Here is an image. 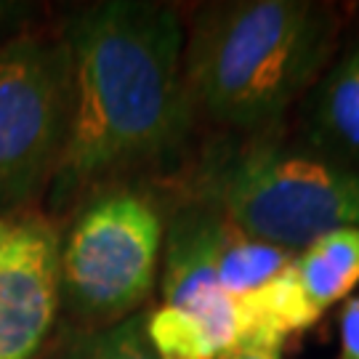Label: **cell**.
<instances>
[{
  "label": "cell",
  "instance_id": "7a4b0ae2",
  "mask_svg": "<svg viewBox=\"0 0 359 359\" xmlns=\"http://www.w3.org/2000/svg\"><path fill=\"white\" fill-rule=\"evenodd\" d=\"M333 43V16L306 0H231L197 13L184 43L189 109L256 133L280 123Z\"/></svg>",
  "mask_w": 359,
  "mask_h": 359
},
{
  "label": "cell",
  "instance_id": "3957f363",
  "mask_svg": "<svg viewBox=\"0 0 359 359\" xmlns=\"http://www.w3.org/2000/svg\"><path fill=\"white\" fill-rule=\"evenodd\" d=\"M200 187L203 205L287 253L333 229H359V170L320 152L250 144L208 160Z\"/></svg>",
  "mask_w": 359,
  "mask_h": 359
},
{
  "label": "cell",
  "instance_id": "4fadbf2b",
  "mask_svg": "<svg viewBox=\"0 0 359 359\" xmlns=\"http://www.w3.org/2000/svg\"><path fill=\"white\" fill-rule=\"evenodd\" d=\"M13 11H16V6H11V3H0V32H3L6 22L13 16Z\"/></svg>",
  "mask_w": 359,
  "mask_h": 359
},
{
  "label": "cell",
  "instance_id": "8fae6325",
  "mask_svg": "<svg viewBox=\"0 0 359 359\" xmlns=\"http://www.w3.org/2000/svg\"><path fill=\"white\" fill-rule=\"evenodd\" d=\"M338 359H359V295L346 298L338 314Z\"/></svg>",
  "mask_w": 359,
  "mask_h": 359
},
{
  "label": "cell",
  "instance_id": "8992f818",
  "mask_svg": "<svg viewBox=\"0 0 359 359\" xmlns=\"http://www.w3.org/2000/svg\"><path fill=\"white\" fill-rule=\"evenodd\" d=\"M62 290V248L48 224L11 226L0 250V359H32L51 330Z\"/></svg>",
  "mask_w": 359,
  "mask_h": 359
},
{
  "label": "cell",
  "instance_id": "9c48e42d",
  "mask_svg": "<svg viewBox=\"0 0 359 359\" xmlns=\"http://www.w3.org/2000/svg\"><path fill=\"white\" fill-rule=\"evenodd\" d=\"M295 285L311 311L322 317L359 287V229L344 226L317 237L293 258Z\"/></svg>",
  "mask_w": 359,
  "mask_h": 359
},
{
  "label": "cell",
  "instance_id": "7c38bea8",
  "mask_svg": "<svg viewBox=\"0 0 359 359\" xmlns=\"http://www.w3.org/2000/svg\"><path fill=\"white\" fill-rule=\"evenodd\" d=\"M224 359H283V346H269V344H245L234 348Z\"/></svg>",
  "mask_w": 359,
  "mask_h": 359
},
{
  "label": "cell",
  "instance_id": "52a82bcc",
  "mask_svg": "<svg viewBox=\"0 0 359 359\" xmlns=\"http://www.w3.org/2000/svg\"><path fill=\"white\" fill-rule=\"evenodd\" d=\"M309 133L320 154L359 170V43L320 80L309 107Z\"/></svg>",
  "mask_w": 359,
  "mask_h": 359
},
{
  "label": "cell",
  "instance_id": "ba28073f",
  "mask_svg": "<svg viewBox=\"0 0 359 359\" xmlns=\"http://www.w3.org/2000/svg\"><path fill=\"white\" fill-rule=\"evenodd\" d=\"M208 210H210L208 245H210L213 271L221 290L234 301H243L248 295L264 290L293 264L295 253L253 240L237 226H231L224 216H218L213 208Z\"/></svg>",
  "mask_w": 359,
  "mask_h": 359
},
{
  "label": "cell",
  "instance_id": "5bb4252c",
  "mask_svg": "<svg viewBox=\"0 0 359 359\" xmlns=\"http://www.w3.org/2000/svg\"><path fill=\"white\" fill-rule=\"evenodd\" d=\"M8 234H11V226L0 218V250H3V245H6V240H8Z\"/></svg>",
  "mask_w": 359,
  "mask_h": 359
},
{
  "label": "cell",
  "instance_id": "6da1fadb",
  "mask_svg": "<svg viewBox=\"0 0 359 359\" xmlns=\"http://www.w3.org/2000/svg\"><path fill=\"white\" fill-rule=\"evenodd\" d=\"M184 25L176 8L104 0L72 16L69 133L56 176L67 189L144 165L181 142L189 123Z\"/></svg>",
  "mask_w": 359,
  "mask_h": 359
},
{
  "label": "cell",
  "instance_id": "5b68a950",
  "mask_svg": "<svg viewBox=\"0 0 359 359\" xmlns=\"http://www.w3.org/2000/svg\"><path fill=\"white\" fill-rule=\"evenodd\" d=\"M69 112L65 40L16 35L0 43V210L27 203L56 176Z\"/></svg>",
  "mask_w": 359,
  "mask_h": 359
},
{
  "label": "cell",
  "instance_id": "277c9868",
  "mask_svg": "<svg viewBox=\"0 0 359 359\" xmlns=\"http://www.w3.org/2000/svg\"><path fill=\"white\" fill-rule=\"evenodd\" d=\"M163 250V218L136 192L99 194L62 248V287L83 320L115 325L149 295Z\"/></svg>",
  "mask_w": 359,
  "mask_h": 359
},
{
  "label": "cell",
  "instance_id": "30bf717a",
  "mask_svg": "<svg viewBox=\"0 0 359 359\" xmlns=\"http://www.w3.org/2000/svg\"><path fill=\"white\" fill-rule=\"evenodd\" d=\"M83 359H157L152 351L147 333H144V317H128L104 327L102 333L90 335L83 346Z\"/></svg>",
  "mask_w": 359,
  "mask_h": 359
}]
</instances>
